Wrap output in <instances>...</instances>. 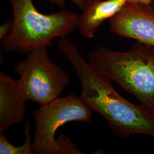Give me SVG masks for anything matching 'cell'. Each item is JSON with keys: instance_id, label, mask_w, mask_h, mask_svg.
<instances>
[{"instance_id": "1", "label": "cell", "mask_w": 154, "mask_h": 154, "mask_svg": "<svg viewBox=\"0 0 154 154\" xmlns=\"http://www.w3.org/2000/svg\"><path fill=\"white\" fill-rule=\"evenodd\" d=\"M58 49L71 63L81 86V97L107 122L116 136L136 134L154 137V111L125 99L112 85V80L83 58L75 44L66 37L58 42Z\"/></svg>"}, {"instance_id": "2", "label": "cell", "mask_w": 154, "mask_h": 154, "mask_svg": "<svg viewBox=\"0 0 154 154\" xmlns=\"http://www.w3.org/2000/svg\"><path fill=\"white\" fill-rule=\"evenodd\" d=\"M88 62L154 111V46L138 41L126 51L100 46L89 53Z\"/></svg>"}, {"instance_id": "3", "label": "cell", "mask_w": 154, "mask_h": 154, "mask_svg": "<svg viewBox=\"0 0 154 154\" xmlns=\"http://www.w3.org/2000/svg\"><path fill=\"white\" fill-rule=\"evenodd\" d=\"M14 19L11 32L2 39L8 52L28 54L42 46L51 47L57 37H66L77 28L79 16L68 11L45 14L37 10L33 0H9Z\"/></svg>"}, {"instance_id": "4", "label": "cell", "mask_w": 154, "mask_h": 154, "mask_svg": "<svg viewBox=\"0 0 154 154\" xmlns=\"http://www.w3.org/2000/svg\"><path fill=\"white\" fill-rule=\"evenodd\" d=\"M32 116L35 123L33 154H75L76 144L65 135L56 139L55 134L68 122H90L93 110L81 96L72 94L40 106Z\"/></svg>"}, {"instance_id": "5", "label": "cell", "mask_w": 154, "mask_h": 154, "mask_svg": "<svg viewBox=\"0 0 154 154\" xmlns=\"http://www.w3.org/2000/svg\"><path fill=\"white\" fill-rule=\"evenodd\" d=\"M48 48L42 46L34 50L14 68L20 77L18 88L22 98L40 106L60 97L70 83L68 74L50 59Z\"/></svg>"}, {"instance_id": "6", "label": "cell", "mask_w": 154, "mask_h": 154, "mask_svg": "<svg viewBox=\"0 0 154 154\" xmlns=\"http://www.w3.org/2000/svg\"><path fill=\"white\" fill-rule=\"evenodd\" d=\"M112 33L154 46V9L149 5L127 2L109 19Z\"/></svg>"}, {"instance_id": "7", "label": "cell", "mask_w": 154, "mask_h": 154, "mask_svg": "<svg viewBox=\"0 0 154 154\" xmlns=\"http://www.w3.org/2000/svg\"><path fill=\"white\" fill-rule=\"evenodd\" d=\"M26 101L18 88V81L0 72V134L22 121L26 108Z\"/></svg>"}, {"instance_id": "8", "label": "cell", "mask_w": 154, "mask_h": 154, "mask_svg": "<svg viewBox=\"0 0 154 154\" xmlns=\"http://www.w3.org/2000/svg\"><path fill=\"white\" fill-rule=\"evenodd\" d=\"M127 0H86L79 16L78 31L83 37L93 38L100 26L126 5Z\"/></svg>"}, {"instance_id": "9", "label": "cell", "mask_w": 154, "mask_h": 154, "mask_svg": "<svg viewBox=\"0 0 154 154\" xmlns=\"http://www.w3.org/2000/svg\"><path fill=\"white\" fill-rule=\"evenodd\" d=\"M31 125L29 119L24 123L23 132L25 137V142L22 145L15 146L12 144L3 133L0 134V154H33V142L30 133Z\"/></svg>"}, {"instance_id": "10", "label": "cell", "mask_w": 154, "mask_h": 154, "mask_svg": "<svg viewBox=\"0 0 154 154\" xmlns=\"http://www.w3.org/2000/svg\"><path fill=\"white\" fill-rule=\"evenodd\" d=\"M46 1H48L51 4H55L60 7H64L65 3L67 1H72L74 4H75L76 5L78 6L81 10L83 8V7L85 5L86 0H45Z\"/></svg>"}, {"instance_id": "11", "label": "cell", "mask_w": 154, "mask_h": 154, "mask_svg": "<svg viewBox=\"0 0 154 154\" xmlns=\"http://www.w3.org/2000/svg\"><path fill=\"white\" fill-rule=\"evenodd\" d=\"M13 21H7L0 26V39L2 40L11 32Z\"/></svg>"}, {"instance_id": "12", "label": "cell", "mask_w": 154, "mask_h": 154, "mask_svg": "<svg viewBox=\"0 0 154 154\" xmlns=\"http://www.w3.org/2000/svg\"><path fill=\"white\" fill-rule=\"evenodd\" d=\"M152 0H127V2L142 5H150Z\"/></svg>"}]
</instances>
